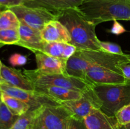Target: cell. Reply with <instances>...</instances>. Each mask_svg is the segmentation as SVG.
Segmentation results:
<instances>
[{
	"instance_id": "cell-1",
	"label": "cell",
	"mask_w": 130,
	"mask_h": 129,
	"mask_svg": "<svg viewBox=\"0 0 130 129\" xmlns=\"http://www.w3.org/2000/svg\"><path fill=\"white\" fill-rule=\"evenodd\" d=\"M56 16L69 32L70 44L75 46L77 50L102 51L95 32L96 25L85 18L77 8L64 10Z\"/></svg>"
},
{
	"instance_id": "cell-2",
	"label": "cell",
	"mask_w": 130,
	"mask_h": 129,
	"mask_svg": "<svg viewBox=\"0 0 130 129\" xmlns=\"http://www.w3.org/2000/svg\"><path fill=\"white\" fill-rule=\"evenodd\" d=\"M77 9L95 25L109 21H130V0H85Z\"/></svg>"
},
{
	"instance_id": "cell-3",
	"label": "cell",
	"mask_w": 130,
	"mask_h": 129,
	"mask_svg": "<svg viewBox=\"0 0 130 129\" xmlns=\"http://www.w3.org/2000/svg\"><path fill=\"white\" fill-rule=\"evenodd\" d=\"M93 89L101 102L100 110L109 116L130 104V82L119 84H94Z\"/></svg>"
},
{
	"instance_id": "cell-4",
	"label": "cell",
	"mask_w": 130,
	"mask_h": 129,
	"mask_svg": "<svg viewBox=\"0 0 130 129\" xmlns=\"http://www.w3.org/2000/svg\"><path fill=\"white\" fill-rule=\"evenodd\" d=\"M24 74L34 86H57L85 92L94 85L90 81L70 77L66 74L44 73L38 69L25 70Z\"/></svg>"
},
{
	"instance_id": "cell-5",
	"label": "cell",
	"mask_w": 130,
	"mask_h": 129,
	"mask_svg": "<svg viewBox=\"0 0 130 129\" xmlns=\"http://www.w3.org/2000/svg\"><path fill=\"white\" fill-rule=\"evenodd\" d=\"M71 114L61 104L37 109L32 129H67Z\"/></svg>"
},
{
	"instance_id": "cell-6",
	"label": "cell",
	"mask_w": 130,
	"mask_h": 129,
	"mask_svg": "<svg viewBox=\"0 0 130 129\" xmlns=\"http://www.w3.org/2000/svg\"><path fill=\"white\" fill-rule=\"evenodd\" d=\"M9 9L15 13L20 23L40 31L47 23L57 19L55 14L42 8L22 5Z\"/></svg>"
},
{
	"instance_id": "cell-7",
	"label": "cell",
	"mask_w": 130,
	"mask_h": 129,
	"mask_svg": "<svg viewBox=\"0 0 130 129\" xmlns=\"http://www.w3.org/2000/svg\"><path fill=\"white\" fill-rule=\"evenodd\" d=\"M0 92L21 100L29 105L30 110H36L44 105L60 104L51 97L35 90L27 91L22 89L3 82L0 83Z\"/></svg>"
},
{
	"instance_id": "cell-8",
	"label": "cell",
	"mask_w": 130,
	"mask_h": 129,
	"mask_svg": "<svg viewBox=\"0 0 130 129\" xmlns=\"http://www.w3.org/2000/svg\"><path fill=\"white\" fill-rule=\"evenodd\" d=\"M60 104L71 114V116L79 119H84L91 113L93 109H100L101 102L93 87L85 91L81 97L72 101H64Z\"/></svg>"
},
{
	"instance_id": "cell-9",
	"label": "cell",
	"mask_w": 130,
	"mask_h": 129,
	"mask_svg": "<svg viewBox=\"0 0 130 129\" xmlns=\"http://www.w3.org/2000/svg\"><path fill=\"white\" fill-rule=\"evenodd\" d=\"M79 51L87 61L88 68L91 67H100L121 73L118 66L130 61V54H128L119 55L102 51Z\"/></svg>"
},
{
	"instance_id": "cell-10",
	"label": "cell",
	"mask_w": 130,
	"mask_h": 129,
	"mask_svg": "<svg viewBox=\"0 0 130 129\" xmlns=\"http://www.w3.org/2000/svg\"><path fill=\"white\" fill-rule=\"evenodd\" d=\"M86 77L88 80L93 84H119L130 82L121 73L100 67L89 68Z\"/></svg>"
},
{
	"instance_id": "cell-11",
	"label": "cell",
	"mask_w": 130,
	"mask_h": 129,
	"mask_svg": "<svg viewBox=\"0 0 130 129\" xmlns=\"http://www.w3.org/2000/svg\"><path fill=\"white\" fill-rule=\"evenodd\" d=\"M18 30L20 40L17 46L26 48L34 53L37 51H42L44 41L41 37L40 30L33 29L22 23H20Z\"/></svg>"
},
{
	"instance_id": "cell-12",
	"label": "cell",
	"mask_w": 130,
	"mask_h": 129,
	"mask_svg": "<svg viewBox=\"0 0 130 129\" xmlns=\"http://www.w3.org/2000/svg\"><path fill=\"white\" fill-rule=\"evenodd\" d=\"M0 82L27 91H34V85L20 70L8 67L2 63L0 72Z\"/></svg>"
},
{
	"instance_id": "cell-13",
	"label": "cell",
	"mask_w": 130,
	"mask_h": 129,
	"mask_svg": "<svg viewBox=\"0 0 130 129\" xmlns=\"http://www.w3.org/2000/svg\"><path fill=\"white\" fill-rule=\"evenodd\" d=\"M34 54L37 69L39 72L44 73L66 74V59L51 56L40 51L35 52Z\"/></svg>"
},
{
	"instance_id": "cell-14",
	"label": "cell",
	"mask_w": 130,
	"mask_h": 129,
	"mask_svg": "<svg viewBox=\"0 0 130 129\" xmlns=\"http://www.w3.org/2000/svg\"><path fill=\"white\" fill-rule=\"evenodd\" d=\"M85 0H26L24 5L42 8L55 15L68 9L77 8Z\"/></svg>"
},
{
	"instance_id": "cell-15",
	"label": "cell",
	"mask_w": 130,
	"mask_h": 129,
	"mask_svg": "<svg viewBox=\"0 0 130 129\" xmlns=\"http://www.w3.org/2000/svg\"><path fill=\"white\" fill-rule=\"evenodd\" d=\"M41 35L44 42L71 43V38L66 27L58 20H52L47 23L41 30Z\"/></svg>"
},
{
	"instance_id": "cell-16",
	"label": "cell",
	"mask_w": 130,
	"mask_h": 129,
	"mask_svg": "<svg viewBox=\"0 0 130 129\" xmlns=\"http://www.w3.org/2000/svg\"><path fill=\"white\" fill-rule=\"evenodd\" d=\"M88 129H119L115 116H109L100 109L94 108L83 119Z\"/></svg>"
},
{
	"instance_id": "cell-17",
	"label": "cell",
	"mask_w": 130,
	"mask_h": 129,
	"mask_svg": "<svg viewBox=\"0 0 130 129\" xmlns=\"http://www.w3.org/2000/svg\"><path fill=\"white\" fill-rule=\"evenodd\" d=\"M34 90L46 95L60 104L64 101L79 99L84 92L57 86H34Z\"/></svg>"
},
{
	"instance_id": "cell-18",
	"label": "cell",
	"mask_w": 130,
	"mask_h": 129,
	"mask_svg": "<svg viewBox=\"0 0 130 129\" xmlns=\"http://www.w3.org/2000/svg\"><path fill=\"white\" fill-rule=\"evenodd\" d=\"M88 70V64L87 61L79 50H77L75 54L67 60L66 74L70 77L89 81L86 77Z\"/></svg>"
},
{
	"instance_id": "cell-19",
	"label": "cell",
	"mask_w": 130,
	"mask_h": 129,
	"mask_svg": "<svg viewBox=\"0 0 130 129\" xmlns=\"http://www.w3.org/2000/svg\"><path fill=\"white\" fill-rule=\"evenodd\" d=\"M0 100L6 105L8 108L17 116H20L29 111L30 107L21 100L0 92Z\"/></svg>"
},
{
	"instance_id": "cell-20",
	"label": "cell",
	"mask_w": 130,
	"mask_h": 129,
	"mask_svg": "<svg viewBox=\"0 0 130 129\" xmlns=\"http://www.w3.org/2000/svg\"><path fill=\"white\" fill-rule=\"evenodd\" d=\"M20 22L15 13L8 8L0 13V30L19 29Z\"/></svg>"
},
{
	"instance_id": "cell-21",
	"label": "cell",
	"mask_w": 130,
	"mask_h": 129,
	"mask_svg": "<svg viewBox=\"0 0 130 129\" xmlns=\"http://www.w3.org/2000/svg\"><path fill=\"white\" fill-rule=\"evenodd\" d=\"M37 109L29 110L18 117L11 129H32Z\"/></svg>"
},
{
	"instance_id": "cell-22",
	"label": "cell",
	"mask_w": 130,
	"mask_h": 129,
	"mask_svg": "<svg viewBox=\"0 0 130 129\" xmlns=\"http://www.w3.org/2000/svg\"><path fill=\"white\" fill-rule=\"evenodd\" d=\"M19 116L14 115L0 100V129H11Z\"/></svg>"
},
{
	"instance_id": "cell-23",
	"label": "cell",
	"mask_w": 130,
	"mask_h": 129,
	"mask_svg": "<svg viewBox=\"0 0 130 129\" xmlns=\"http://www.w3.org/2000/svg\"><path fill=\"white\" fill-rule=\"evenodd\" d=\"M65 44H66V43L64 42H44L41 52L48 54V55L51 56L58 58H63V53Z\"/></svg>"
},
{
	"instance_id": "cell-24",
	"label": "cell",
	"mask_w": 130,
	"mask_h": 129,
	"mask_svg": "<svg viewBox=\"0 0 130 129\" xmlns=\"http://www.w3.org/2000/svg\"><path fill=\"white\" fill-rule=\"evenodd\" d=\"M20 40L18 29L0 30V44L17 45Z\"/></svg>"
},
{
	"instance_id": "cell-25",
	"label": "cell",
	"mask_w": 130,
	"mask_h": 129,
	"mask_svg": "<svg viewBox=\"0 0 130 129\" xmlns=\"http://www.w3.org/2000/svg\"><path fill=\"white\" fill-rule=\"evenodd\" d=\"M115 117L119 125L130 123V104L122 108L116 114Z\"/></svg>"
},
{
	"instance_id": "cell-26",
	"label": "cell",
	"mask_w": 130,
	"mask_h": 129,
	"mask_svg": "<svg viewBox=\"0 0 130 129\" xmlns=\"http://www.w3.org/2000/svg\"><path fill=\"white\" fill-rule=\"evenodd\" d=\"M100 46L103 51L107 52L112 54L125 55V53L123 51L121 48L118 44L110 42H105L100 40Z\"/></svg>"
},
{
	"instance_id": "cell-27",
	"label": "cell",
	"mask_w": 130,
	"mask_h": 129,
	"mask_svg": "<svg viewBox=\"0 0 130 129\" xmlns=\"http://www.w3.org/2000/svg\"><path fill=\"white\" fill-rule=\"evenodd\" d=\"M67 129H88L83 119L71 116L67 123Z\"/></svg>"
},
{
	"instance_id": "cell-28",
	"label": "cell",
	"mask_w": 130,
	"mask_h": 129,
	"mask_svg": "<svg viewBox=\"0 0 130 129\" xmlns=\"http://www.w3.org/2000/svg\"><path fill=\"white\" fill-rule=\"evenodd\" d=\"M27 57L22 54L19 53H15L12 54L9 58V62L11 65L16 67V66H22L26 64Z\"/></svg>"
},
{
	"instance_id": "cell-29",
	"label": "cell",
	"mask_w": 130,
	"mask_h": 129,
	"mask_svg": "<svg viewBox=\"0 0 130 129\" xmlns=\"http://www.w3.org/2000/svg\"><path fill=\"white\" fill-rule=\"evenodd\" d=\"M77 49L75 46L70 44V43H66L63 49V59H67L71 58L72 56H73L77 51Z\"/></svg>"
},
{
	"instance_id": "cell-30",
	"label": "cell",
	"mask_w": 130,
	"mask_h": 129,
	"mask_svg": "<svg viewBox=\"0 0 130 129\" xmlns=\"http://www.w3.org/2000/svg\"><path fill=\"white\" fill-rule=\"evenodd\" d=\"M26 0H0V5L10 8L13 6L24 5Z\"/></svg>"
},
{
	"instance_id": "cell-31",
	"label": "cell",
	"mask_w": 130,
	"mask_h": 129,
	"mask_svg": "<svg viewBox=\"0 0 130 129\" xmlns=\"http://www.w3.org/2000/svg\"><path fill=\"white\" fill-rule=\"evenodd\" d=\"M118 68L122 74L130 82V61L121 63L118 66Z\"/></svg>"
},
{
	"instance_id": "cell-32",
	"label": "cell",
	"mask_w": 130,
	"mask_h": 129,
	"mask_svg": "<svg viewBox=\"0 0 130 129\" xmlns=\"http://www.w3.org/2000/svg\"><path fill=\"white\" fill-rule=\"evenodd\" d=\"M112 29L113 30L112 32L116 34H121V33L124 32L126 31L122 25H121L119 23L117 22V21H114V25Z\"/></svg>"
},
{
	"instance_id": "cell-33",
	"label": "cell",
	"mask_w": 130,
	"mask_h": 129,
	"mask_svg": "<svg viewBox=\"0 0 130 129\" xmlns=\"http://www.w3.org/2000/svg\"><path fill=\"white\" fill-rule=\"evenodd\" d=\"M119 129H130V123L125 125H119Z\"/></svg>"
},
{
	"instance_id": "cell-34",
	"label": "cell",
	"mask_w": 130,
	"mask_h": 129,
	"mask_svg": "<svg viewBox=\"0 0 130 129\" xmlns=\"http://www.w3.org/2000/svg\"><path fill=\"white\" fill-rule=\"evenodd\" d=\"M6 9H8L7 8L5 7V6H3V5H0V13H1L3 11L6 10Z\"/></svg>"
},
{
	"instance_id": "cell-35",
	"label": "cell",
	"mask_w": 130,
	"mask_h": 129,
	"mask_svg": "<svg viewBox=\"0 0 130 129\" xmlns=\"http://www.w3.org/2000/svg\"><path fill=\"white\" fill-rule=\"evenodd\" d=\"M1 64H2V63H1V61H0V72H1Z\"/></svg>"
},
{
	"instance_id": "cell-36",
	"label": "cell",
	"mask_w": 130,
	"mask_h": 129,
	"mask_svg": "<svg viewBox=\"0 0 130 129\" xmlns=\"http://www.w3.org/2000/svg\"><path fill=\"white\" fill-rule=\"evenodd\" d=\"M0 83H1V82H0Z\"/></svg>"
},
{
	"instance_id": "cell-37",
	"label": "cell",
	"mask_w": 130,
	"mask_h": 129,
	"mask_svg": "<svg viewBox=\"0 0 130 129\" xmlns=\"http://www.w3.org/2000/svg\"></svg>"
}]
</instances>
